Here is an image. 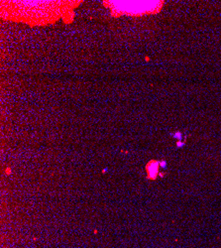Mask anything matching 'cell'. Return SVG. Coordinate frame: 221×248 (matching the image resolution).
<instances>
[{"label": "cell", "instance_id": "obj_1", "mask_svg": "<svg viewBox=\"0 0 221 248\" xmlns=\"http://www.w3.org/2000/svg\"><path fill=\"white\" fill-rule=\"evenodd\" d=\"M148 173L152 178L155 177V175L158 173V163H151L150 165H148Z\"/></svg>", "mask_w": 221, "mask_h": 248}]
</instances>
